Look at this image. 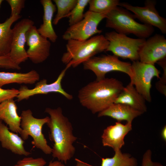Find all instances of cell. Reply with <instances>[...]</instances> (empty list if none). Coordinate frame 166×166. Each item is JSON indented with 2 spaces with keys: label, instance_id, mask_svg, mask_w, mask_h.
Listing matches in <instances>:
<instances>
[{
  "label": "cell",
  "instance_id": "obj_9",
  "mask_svg": "<svg viewBox=\"0 0 166 166\" xmlns=\"http://www.w3.org/2000/svg\"><path fill=\"white\" fill-rule=\"evenodd\" d=\"M131 70L130 83L146 101L151 102V81L154 77L160 79V71L154 65L143 63L139 61H132Z\"/></svg>",
  "mask_w": 166,
  "mask_h": 166
},
{
  "label": "cell",
  "instance_id": "obj_11",
  "mask_svg": "<svg viewBox=\"0 0 166 166\" xmlns=\"http://www.w3.org/2000/svg\"><path fill=\"white\" fill-rule=\"evenodd\" d=\"M34 23L28 18H24L15 24L12 29V39L10 55L14 62L18 65L26 61L28 58L25 49L26 33Z\"/></svg>",
  "mask_w": 166,
  "mask_h": 166
},
{
  "label": "cell",
  "instance_id": "obj_21",
  "mask_svg": "<svg viewBox=\"0 0 166 166\" xmlns=\"http://www.w3.org/2000/svg\"><path fill=\"white\" fill-rule=\"evenodd\" d=\"M40 76L35 70L25 73L0 71V87L11 83L33 84L38 81Z\"/></svg>",
  "mask_w": 166,
  "mask_h": 166
},
{
  "label": "cell",
  "instance_id": "obj_16",
  "mask_svg": "<svg viewBox=\"0 0 166 166\" xmlns=\"http://www.w3.org/2000/svg\"><path fill=\"white\" fill-rule=\"evenodd\" d=\"M24 140L16 133L10 131L0 120V143L2 148L15 154L27 156L31 153L26 150Z\"/></svg>",
  "mask_w": 166,
  "mask_h": 166
},
{
  "label": "cell",
  "instance_id": "obj_14",
  "mask_svg": "<svg viewBox=\"0 0 166 166\" xmlns=\"http://www.w3.org/2000/svg\"><path fill=\"white\" fill-rule=\"evenodd\" d=\"M166 57V39L158 34L146 40L139 53L140 61L153 65Z\"/></svg>",
  "mask_w": 166,
  "mask_h": 166
},
{
  "label": "cell",
  "instance_id": "obj_5",
  "mask_svg": "<svg viewBox=\"0 0 166 166\" xmlns=\"http://www.w3.org/2000/svg\"><path fill=\"white\" fill-rule=\"evenodd\" d=\"M21 117L22 130L20 134L21 137L25 140L30 136L33 138L32 144L34 147L40 149L46 154H51L52 148L48 144L42 132V127L49 121V117L42 118H35L30 109L23 110Z\"/></svg>",
  "mask_w": 166,
  "mask_h": 166
},
{
  "label": "cell",
  "instance_id": "obj_36",
  "mask_svg": "<svg viewBox=\"0 0 166 166\" xmlns=\"http://www.w3.org/2000/svg\"><path fill=\"white\" fill-rule=\"evenodd\" d=\"M152 165L153 166H164L160 163L153 162Z\"/></svg>",
  "mask_w": 166,
  "mask_h": 166
},
{
  "label": "cell",
  "instance_id": "obj_34",
  "mask_svg": "<svg viewBox=\"0 0 166 166\" xmlns=\"http://www.w3.org/2000/svg\"><path fill=\"white\" fill-rule=\"evenodd\" d=\"M161 135L162 138L164 141H166V126L165 125L162 129Z\"/></svg>",
  "mask_w": 166,
  "mask_h": 166
},
{
  "label": "cell",
  "instance_id": "obj_8",
  "mask_svg": "<svg viewBox=\"0 0 166 166\" xmlns=\"http://www.w3.org/2000/svg\"><path fill=\"white\" fill-rule=\"evenodd\" d=\"M106 14H100L88 10L84 13V18L76 24L69 26L62 35L66 41L70 39L83 41L94 35L102 32L98 29L100 22L106 17Z\"/></svg>",
  "mask_w": 166,
  "mask_h": 166
},
{
  "label": "cell",
  "instance_id": "obj_37",
  "mask_svg": "<svg viewBox=\"0 0 166 166\" xmlns=\"http://www.w3.org/2000/svg\"><path fill=\"white\" fill-rule=\"evenodd\" d=\"M3 0H0V7H1V5L2 4V2H3Z\"/></svg>",
  "mask_w": 166,
  "mask_h": 166
},
{
  "label": "cell",
  "instance_id": "obj_28",
  "mask_svg": "<svg viewBox=\"0 0 166 166\" xmlns=\"http://www.w3.org/2000/svg\"><path fill=\"white\" fill-rule=\"evenodd\" d=\"M46 161L42 157L34 158L32 157H26L19 160L17 164L19 166H44Z\"/></svg>",
  "mask_w": 166,
  "mask_h": 166
},
{
  "label": "cell",
  "instance_id": "obj_6",
  "mask_svg": "<svg viewBox=\"0 0 166 166\" xmlns=\"http://www.w3.org/2000/svg\"><path fill=\"white\" fill-rule=\"evenodd\" d=\"M105 36L109 42L106 51L111 52L118 57L132 61L139 60V53L146 39L131 38L114 31L105 33Z\"/></svg>",
  "mask_w": 166,
  "mask_h": 166
},
{
  "label": "cell",
  "instance_id": "obj_3",
  "mask_svg": "<svg viewBox=\"0 0 166 166\" xmlns=\"http://www.w3.org/2000/svg\"><path fill=\"white\" fill-rule=\"evenodd\" d=\"M66 51L61 58L62 63L70 68H75L94 56L106 51L109 42L102 35L93 36L83 41L70 39L67 41Z\"/></svg>",
  "mask_w": 166,
  "mask_h": 166
},
{
  "label": "cell",
  "instance_id": "obj_26",
  "mask_svg": "<svg viewBox=\"0 0 166 166\" xmlns=\"http://www.w3.org/2000/svg\"><path fill=\"white\" fill-rule=\"evenodd\" d=\"M89 0H77V3L73 10L65 17L69 18V26L79 22L84 18L85 8Z\"/></svg>",
  "mask_w": 166,
  "mask_h": 166
},
{
  "label": "cell",
  "instance_id": "obj_31",
  "mask_svg": "<svg viewBox=\"0 0 166 166\" xmlns=\"http://www.w3.org/2000/svg\"><path fill=\"white\" fill-rule=\"evenodd\" d=\"M19 90L14 88L4 89L0 87V104L10 99L17 97Z\"/></svg>",
  "mask_w": 166,
  "mask_h": 166
},
{
  "label": "cell",
  "instance_id": "obj_32",
  "mask_svg": "<svg viewBox=\"0 0 166 166\" xmlns=\"http://www.w3.org/2000/svg\"><path fill=\"white\" fill-rule=\"evenodd\" d=\"M47 166H65L61 162L59 161H51Z\"/></svg>",
  "mask_w": 166,
  "mask_h": 166
},
{
  "label": "cell",
  "instance_id": "obj_2",
  "mask_svg": "<svg viewBox=\"0 0 166 166\" xmlns=\"http://www.w3.org/2000/svg\"><path fill=\"white\" fill-rule=\"evenodd\" d=\"M124 86L113 78H105L91 82L79 91L78 97L81 105L93 114L101 112L113 104Z\"/></svg>",
  "mask_w": 166,
  "mask_h": 166
},
{
  "label": "cell",
  "instance_id": "obj_4",
  "mask_svg": "<svg viewBox=\"0 0 166 166\" xmlns=\"http://www.w3.org/2000/svg\"><path fill=\"white\" fill-rule=\"evenodd\" d=\"M105 18L106 27L113 29L119 34H132L139 38L146 39L154 31L153 26L137 22L133 14L121 7L117 6L111 11Z\"/></svg>",
  "mask_w": 166,
  "mask_h": 166
},
{
  "label": "cell",
  "instance_id": "obj_18",
  "mask_svg": "<svg viewBox=\"0 0 166 166\" xmlns=\"http://www.w3.org/2000/svg\"><path fill=\"white\" fill-rule=\"evenodd\" d=\"M146 101L143 96L130 82L124 87L114 103L126 105L144 113L147 111Z\"/></svg>",
  "mask_w": 166,
  "mask_h": 166
},
{
  "label": "cell",
  "instance_id": "obj_27",
  "mask_svg": "<svg viewBox=\"0 0 166 166\" xmlns=\"http://www.w3.org/2000/svg\"><path fill=\"white\" fill-rule=\"evenodd\" d=\"M158 64L163 69V73L160 80L156 84V87L161 94L166 96V61L163 60L159 61Z\"/></svg>",
  "mask_w": 166,
  "mask_h": 166
},
{
  "label": "cell",
  "instance_id": "obj_35",
  "mask_svg": "<svg viewBox=\"0 0 166 166\" xmlns=\"http://www.w3.org/2000/svg\"><path fill=\"white\" fill-rule=\"evenodd\" d=\"M142 166H152L151 162L148 159L144 160L142 161Z\"/></svg>",
  "mask_w": 166,
  "mask_h": 166
},
{
  "label": "cell",
  "instance_id": "obj_15",
  "mask_svg": "<svg viewBox=\"0 0 166 166\" xmlns=\"http://www.w3.org/2000/svg\"><path fill=\"white\" fill-rule=\"evenodd\" d=\"M132 123L127 122L124 124L117 121L115 124L107 127L101 137L103 146L111 147L114 151L120 150L124 144L125 136L132 130Z\"/></svg>",
  "mask_w": 166,
  "mask_h": 166
},
{
  "label": "cell",
  "instance_id": "obj_22",
  "mask_svg": "<svg viewBox=\"0 0 166 166\" xmlns=\"http://www.w3.org/2000/svg\"><path fill=\"white\" fill-rule=\"evenodd\" d=\"M21 17L20 15H10L4 22L0 23V56L10 53L12 34L11 27Z\"/></svg>",
  "mask_w": 166,
  "mask_h": 166
},
{
  "label": "cell",
  "instance_id": "obj_12",
  "mask_svg": "<svg viewBox=\"0 0 166 166\" xmlns=\"http://www.w3.org/2000/svg\"><path fill=\"white\" fill-rule=\"evenodd\" d=\"M26 43L29 47L26 51L28 58L33 63H42L49 56L51 42L39 34L35 26H32L27 32Z\"/></svg>",
  "mask_w": 166,
  "mask_h": 166
},
{
  "label": "cell",
  "instance_id": "obj_20",
  "mask_svg": "<svg viewBox=\"0 0 166 166\" xmlns=\"http://www.w3.org/2000/svg\"><path fill=\"white\" fill-rule=\"evenodd\" d=\"M143 113L126 105L113 103L98 113V117L108 116L116 119L117 121H126L127 122H132L134 119Z\"/></svg>",
  "mask_w": 166,
  "mask_h": 166
},
{
  "label": "cell",
  "instance_id": "obj_13",
  "mask_svg": "<svg viewBox=\"0 0 166 166\" xmlns=\"http://www.w3.org/2000/svg\"><path fill=\"white\" fill-rule=\"evenodd\" d=\"M69 68L66 66L56 81L52 83L47 84V80L44 79L37 82L33 89H30L26 86H21L18 89L19 93L16 97L17 101L19 102L24 100H27L30 97L37 94H46L51 93H59L67 99L71 100L73 98L72 95L65 92L61 85L62 80Z\"/></svg>",
  "mask_w": 166,
  "mask_h": 166
},
{
  "label": "cell",
  "instance_id": "obj_10",
  "mask_svg": "<svg viewBox=\"0 0 166 166\" xmlns=\"http://www.w3.org/2000/svg\"><path fill=\"white\" fill-rule=\"evenodd\" d=\"M156 2L147 0L143 7L133 6L126 2H120L119 6L130 11L144 24L155 26L164 34L166 33V19L161 16L156 8Z\"/></svg>",
  "mask_w": 166,
  "mask_h": 166
},
{
  "label": "cell",
  "instance_id": "obj_7",
  "mask_svg": "<svg viewBox=\"0 0 166 166\" xmlns=\"http://www.w3.org/2000/svg\"><path fill=\"white\" fill-rule=\"evenodd\" d=\"M84 69L92 71L97 80L105 78L108 73L113 71H119L127 74L130 77L132 75L131 64L120 60L113 55L94 56L83 63Z\"/></svg>",
  "mask_w": 166,
  "mask_h": 166
},
{
  "label": "cell",
  "instance_id": "obj_1",
  "mask_svg": "<svg viewBox=\"0 0 166 166\" xmlns=\"http://www.w3.org/2000/svg\"><path fill=\"white\" fill-rule=\"evenodd\" d=\"M45 112L50 116L46 124L49 129V138L53 142L52 156L66 164L75 153L73 144L77 139L73 134L71 123L63 115L61 107L46 108Z\"/></svg>",
  "mask_w": 166,
  "mask_h": 166
},
{
  "label": "cell",
  "instance_id": "obj_19",
  "mask_svg": "<svg viewBox=\"0 0 166 166\" xmlns=\"http://www.w3.org/2000/svg\"><path fill=\"white\" fill-rule=\"evenodd\" d=\"M40 2L43 7L44 14L43 23L37 29L38 31L50 41L55 42L57 38V36L53 26L52 19L56 10V6L51 0H41Z\"/></svg>",
  "mask_w": 166,
  "mask_h": 166
},
{
  "label": "cell",
  "instance_id": "obj_24",
  "mask_svg": "<svg viewBox=\"0 0 166 166\" xmlns=\"http://www.w3.org/2000/svg\"><path fill=\"white\" fill-rule=\"evenodd\" d=\"M118 0H89V10L98 14H107L119 6Z\"/></svg>",
  "mask_w": 166,
  "mask_h": 166
},
{
  "label": "cell",
  "instance_id": "obj_29",
  "mask_svg": "<svg viewBox=\"0 0 166 166\" xmlns=\"http://www.w3.org/2000/svg\"><path fill=\"white\" fill-rule=\"evenodd\" d=\"M0 68L17 70L21 69L19 65L15 63L11 59L10 53L0 56Z\"/></svg>",
  "mask_w": 166,
  "mask_h": 166
},
{
  "label": "cell",
  "instance_id": "obj_17",
  "mask_svg": "<svg viewBox=\"0 0 166 166\" xmlns=\"http://www.w3.org/2000/svg\"><path fill=\"white\" fill-rule=\"evenodd\" d=\"M17 109L14 99L6 100L0 104V120L8 125L11 132L20 134L22 130L21 118L17 113Z\"/></svg>",
  "mask_w": 166,
  "mask_h": 166
},
{
  "label": "cell",
  "instance_id": "obj_25",
  "mask_svg": "<svg viewBox=\"0 0 166 166\" xmlns=\"http://www.w3.org/2000/svg\"><path fill=\"white\" fill-rule=\"evenodd\" d=\"M57 7V14L53 21V23L57 25L62 18H65L74 7L77 0H54Z\"/></svg>",
  "mask_w": 166,
  "mask_h": 166
},
{
  "label": "cell",
  "instance_id": "obj_23",
  "mask_svg": "<svg viewBox=\"0 0 166 166\" xmlns=\"http://www.w3.org/2000/svg\"><path fill=\"white\" fill-rule=\"evenodd\" d=\"M114 151L112 157L102 158L101 166H137V160L130 154L123 153L121 149Z\"/></svg>",
  "mask_w": 166,
  "mask_h": 166
},
{
  "label": "cell",
  "instance_id": "obj_38",
  "mask_svg": "<svg viewBox=\"0 0 166 166\" xmlns=\"http://www.w3.org/2000/svg\"><path fill=\"white\" fill-rule=\"evenodd\" d=\"M14 166H19L17 164H16L14 165Z\"/></svg>",
  "mask_w": 166,
  "mask_h": 166
},
{
  "label": "cell",
  "instance_id": "obj_33",
  "mask_svg": "<svg viewBox=\"0 0 166 166\" xmlns=\"http://www.w3.org/2000/svg\"><path fill=\"white\" fill-rule=\"evenodd\" d=\"M75 160L76 161L75 166H91V165L83 162L78 159H75Z\"/></svg>",
  "mask_w": 166,
  "mask_h": 166
},
{
  "label": "cell",
  "instance_id": "obj_30",
  "mask_svg": "<svg viewBox=\"0 0 166 166\" xmlns=\"http://www.w3.org/2000/svg\"><path fill=\"white\" fill-rule=\"evenodd\" d=\"M10 5L11 10L10 15H19L25 6V1L24 0H7Z\"/></svg>",
  "mask_w": 166,
  "mask_h": 166
}]
</instances>
